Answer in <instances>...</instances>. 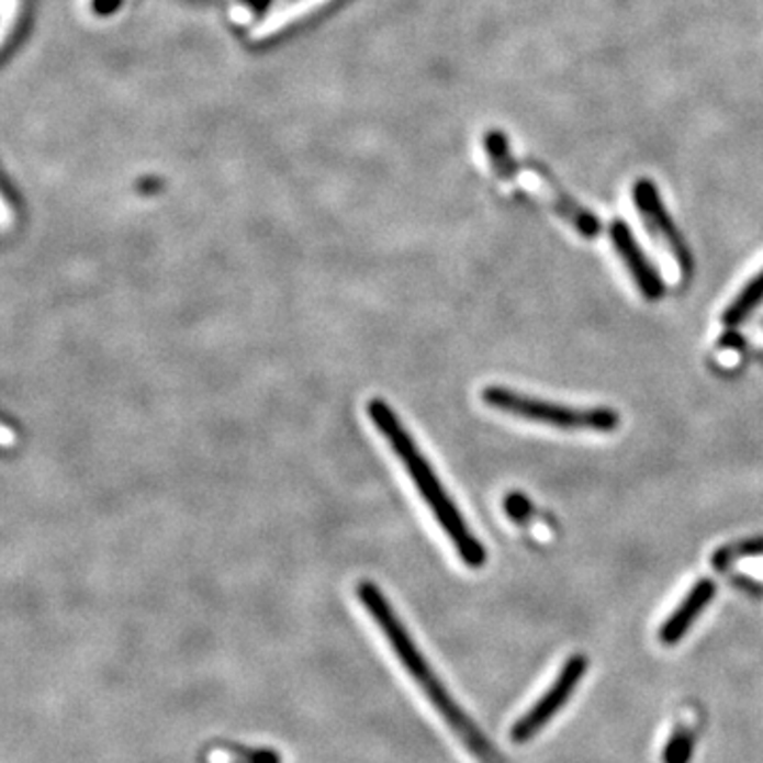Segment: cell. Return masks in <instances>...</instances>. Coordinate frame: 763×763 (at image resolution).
Masks as SVG:
<instances>
[{"label":"cell","instance_id":"3","mask_svg":"<svg viewBox=\"0 0 763 763\" xmlns=\"http://www.w3.org/2000/svg\"><path fill=\"white\" fill-rule=\"evenodd\" d=\"M482 401L503 414L524 418L530 423L562 428V430H592V433H610L619 427V416L609 407L580 409L571 405H560L543 399L519 395L512 389L486 386L482 391Z\"/></svg>","mask_w":763,"mask_h":763},{"label":"cell","instance_id":"9","mask_svg":"<svg viewBox=\"0 0 763 763\" xmlns=\"http://www.w3.org/2000/svg\"><path fill=\"white\" fill-rule=\"evenodd\" d=\"M692 755H694V732L687 728H676L664 747L662 760L664 763H689Z\"/></svg>","mask_w":763,"mask_h":763},{"label":"cell","instance_id":"7","mask_svg":"<svg viewBox=\"0 0 763 763\" xmlns=\"http://www.w3.org/2000/svg\"><path fill=\"white\" fill-rule=\"evenodd\" d=\"M715 594H717V585H715L712 581H698V583L687 592V596L683 598V603H681L676 609L672 610L671 617L662 624L660 635H658L660 641L664 642V644H669V647L681 641V639L689 632V628L694 626V621L703 615V610L712 603Z\"/></svg>","mask_w":763,"mask_h":763},{"label":"cell","instance_id":"1","mask_svg":"<svg viewBox=\"0 0 763 763\" xmlns=\"http://www.w3.org/2000/svg\"><path fill=\"white\" fill-rule=\"evenodd\" d=\"M357 596L369 613V617L378 624L389 647L395 651L401 666L409 672V676L420 687V692L425 694L430 706L450 726V730L462 740L469 753L482 763H505V760L498 755V751L494 749V744H490L489 738L480 732V728L464 715V710L455 703V698L444 687V683L435 676V672L430 671L427 658L418 651L416 642L409 637L407 628L401 624L397 613L386 601L384 592L373 581L363 580L357 585Z\"/></svg>","mask_w":763,"mask_h":763},{"label":"cell","instance_id":"4","mask_svg":"<svg viewBox=\"0 0 763 763\" xmlns=\"http://www.w3.org/2000/svg\"><path fill=\"white\" fill-rule=\"evenodd\" d=\"M587 671V658L585 655H573L566 660L564 669L556 676L550 689L530 706L528 712H524L512 728V740L514 742H528L537 733L541 732L551 719L558 715V710L564 708V704L571 700L573 692L580 687L581 678Z\"/></svg>","mask_w":763,"mask_h":763},{"label":"cell","instance_id":"8","mask_svg":"<svg viewBox=\"0 0 763 763\" xmlns=\"http://www.w3.org/2000/svg\"><path fill=\"white\" fill-rule=\"evenodd\" d=\"M762 302L763 270L738 293V298H736L732 304H730V307L723 312V325H726V327H738V325H742Z\"/></svg>","mask_w":763,"mask_h":763},{"label":"cell","instance_id":"10","mask_svg":"<svg viewBox=\"0 0 763 763\" xmlns=\"http://www.w3.org/2000/svg\"><path fill=\"white\" fill-rule=\"evenodd\" d=\"M528 509H530V503L521 494H509L505 498V512H507V516H512L516 521H524V519L528 518L530 516Z\"/></svg>","mask_w":763,"mask_h":763},{"label":"cell","instance_id":"5","mask_svg":"<svg viewBox=\"0 0 763 763\" xmlns=\"http://www.w3.org/2000/svg\"><path fill=\"white\" fill-rule=\"evenodd\" d=\"M635 202H637V209H639V213H641L644 225L649 227V232H651L658 240H662L664 245L671 248V253L674 255L676 263L681 266L683 274H692V270H694L692 253H689L687 245L683 243V238H681L676 225L672 223V218L669 216V213H666V209L662 206L660 195H658V191H655L653 183H649V181H639V183L635 184Z\"/></svg>","mask_w":763,"mask_h":763},{"label":"cell","instance_id":"2","mask_svg":"<svg viewBox=\"0 0 763 763\" xmlns=\"http://www.w3.org/2000/svg\"><path fill=\"white\" fill-rule=\"evenodd\" d=\"M367 416L375 430L386 439L391 450L397 455L399 462L407 471L412 484L437 519L439 528L446 532L450 543L455 546L460 560L469 569H482L486 564V550L480 539L471 532L467 519L462 518L457 503L450 498L448 490L439 482L427 457L418 450L412 433L403 427L395 409L384 399H369L366 405Z\"/></svg>","mask_w":763,"mask_h":763},{"label":"cell","instance_id":"6","mask_svg":"<svg viewBox=\"0 0 763 763\" xmlns=\"http://www.w3.org/2000/svg\"><path fill=\"white\" fill-rule=\"evenodd\" d=\"M610 243L615 246L619 259L624 261V266L628 268V272L632 276V280L637 282L642 298L655 302L666 293L664 280L658 274V270L653 268V263L644 257L639 243L635 240L632 229L624 223V221H613L609 227Z\"/></svg>","mask_w":763,"mask_h":763}]
</instances>
